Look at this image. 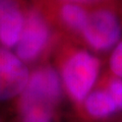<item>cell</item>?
I'll list each match as a JSON object with an SVG mask.
<instances>
[{
    "mask_svg": "<svg viewBox=\"0 0 122 122\" xmlns=\"http://www.w3.org/2000/svg\"><path fill=\"white\" fill-rule=\"evenodd\" d=\"M108 93L115 102L118 110H122V81L115 79L109 86Z\"/></svg>",
    "mask_w": 122,
    "mask_h": 122,
    "instance_id": "obj_10",
    "label": "cell"
},
{
    "mask_svg": "<svg viewBox=\"0 0 122 122\" xmlns=\"http://www.w3.org/2000/svg\"><path fill=\"white\" fill-rule=\"evenodd\" d=\"M61 17L63 21L75 30H83L86 28L89 16L81 6L68 3L61 8Z\"/></svg>",
    "mask_w": 122,
    "mask_h": 122,
    "instance_id": "obj_8",
    "label": "cell"
},
{
    "mask_svg": "<svg viewBox=\"0 0 122 122\" xmlns=\"http://www.w3.org/2000/svg\"><path fill=\"white\" fill-rule=\"evenodd\" d=\"M99 60L86 51L72 55L63 67L62 78L68 94L82 102L91 94L99 73Z\"/></svg>",
    "mask_w": 122,
    "mask_h": 122,
    "instance_id": "obj_2",
    "label": "cell"
},
{
    "mask_svg": "<svg viewBox=\"0 0 122 122\" xmlns=\"http://www.w3.org/2000/svg\"><path fill=\"white\" fill-rule=\"evenodd\" d=\"M71 1H90V0H71Z\"/></svg>",
    "mask_w": 122,
    "mask_h": 122,
    "instance_id": "obj_11",
    "label": "cell"
},
{
    "mask_svg": "<svg viewBox=\"0 0 122 122\" xmlns=\"http://www.w3.org/2000/svg\"><path fill=\"white\" fill-rule=\"evenodd\" d=\"M85 109L91 117L105 119L118 111V108L108 91H96L85 100Z\"/></svg>",
    "mask_w": 122,
    "mask_h": 122,
    "instance_id": "obj_7",
    "label": "cell"
},
{
    "mask_svg": "<svg viewBox=\"0 0 122 122\" xmlns=\"http://www.w3.org/2000/svg\"><path fill=\"white\" fill-rule=\"evenodd\" d=\"M110 67L114 74L122 78V42L114 49L110 58Z\"/></svg>",
    "mask_w": 122,
    "mask_h": 122,
    "instance_id": "obj_9",
    "label": "cell"
},
{
    "mask_svg": "<svg viewBox=\"0 0 122 122\" xmlns=\"http://www.w3.org/2000/svg\"><path fill=\"white\" fill-rule=\"evenodd\" d=\"M29 78V70L20 57L0 48V101L20 95Z\"/></svg>",
    "mask_w": 122,
    "mask_h": 122,
    "instance_id": "obj_4",
    "label": "cell"
},
{
    "mask_svg": "<svg viewBox=\"0 0 122 122\" xmlns=\"http://www.w3.org/2000/svg\"><path fill=\"white\" fill-rule=\"evenodd\" d=\"M86 41L96 50H107L115 45L121 36L119 20L109 10H98L89 15L82 30Z\"/></svg>",
    "mask_w": 122,
    "mask_h": 122,
    "instance_id": "obj_3",
    "label": "cell"
},
{
    "mask_svg": "<svg viewBox=\"0 0 122 122\" xmlns=\"http://www.w3.org/2000/svg\"><path fill=\"white\" fill-rule=\"evenodd\" d=\"M48 40L49 29L46 21L38 13L30 14L15 46L16 55L22 61L35 59L44 50Z\"/></svg>",
    "mask_w": 122,
    "mask_h": 122,
    "instance_id": "obj_5",
    "label": "cell"
},
{
    "mask_svg": "<svg viewBox=\"0 0 122 122\" xmlns=\"http://www.w3.org/2000/svg\"><path fill=\"white\" fill-rule=\"evenodd\" d=\"M25 20L13 0H0V42L6 47L16 46Z\"/></svg>",
    "mask_w": 122,
    "mask_h": 122,
    "instance_id": "obj_6",
    "label": "cell"
},
{
    "mask_svg": "<svg viewBox=\"0 0 122 122\" xmlns=\"http://www.w3.org/2000/svg\"><path fill=\"white\" fill-rule=\"evenodd\" d=\"M60 96V79L54 69L45 67L34 72L20 94V122H53Z\"/></svg>",
    "mask_w": 122,
    "mask_h": 122,
    "instance_id": "obj_1",
    "label": "cell"
}]
</instances>
